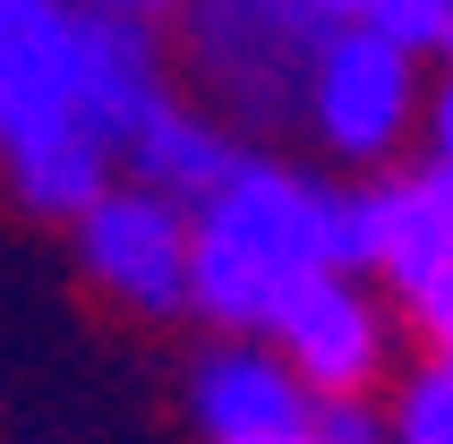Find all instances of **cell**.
<instances>
[{
	"label": "cell",
	"instance_id": "17",
	"mask_svg": "<svg viewBox=\"0 0 453 444\" xmlns=\"http://www.w3.org/2000/svg\"><path fill=\"white\" fill-rule=\"evenodd\" d=\"M291 9H308L317 26H326V18H351V0H291Z\"/></svg>",
	"mask_w": 453,
	"mask_h": 444
},
{
	"label": "cell",
	"instance_id": "7",
	"mask_svg": "<svg viewBox=\"0 0 453 444\" xmlns=\"http://www.w3.org/2000/svg\"><path fill=\"white\" fill-rule=\"evenodd\" d=\"M163 34H172V26L111 18V9H77V77H69V103H77V120H95L120 154H128V137L180 95Z\"/></svg>",
	"mask_w": 453,
	"mask_h": 444
},
{
	"label": "cell",
	"instance_id": "18",
	"mask_svg": "<svg viewBox=\"0 0 453 444\" xmlns=\"http://www.w3.org/2000/svg\"><path fill=\"white\" fill-rule=\"evenodd\" d=\"M240 444H317V427H282V436H240Z\"/></svg>",
	"mask_w": 453,
	"mask_h": 444
},
{
	"label": "cell",
	"instance_id": "2",
	"mask_svg": "<svg viewBox=\"0 0 453 444\" xmlns=\"http://www.w3.org/2000/svg\"><path fill=\"white\" fill-rule=\"evenodd\" d=\"M419 103H428V77H419L411 43H394L359 18L317 26L308 69H300V120L334 163H351V172L403 163V146H419Z\"/></svg>",
	"mask_w": 453,
	"mask_h": 444
},
{
	"label": "cell",
	"instance_id": "3",
	"mask_svg": "<svg viewBox=\"0 0 453 444\" xmlns=\"http://www.w3.org/2000/svg\"><path fill=\"white\" fill-rule=\"evenodd\" d=\"M368 205V273L394 317L428 350H453V172L445 163H385L359 188Z\"/></svg>",
	"mask_w": 453,
	"mask_h": 444
},
{
	"label": "cell",
	"instance_id": "8",
	"mask_svg": "<svg viewBox=\"0 0 453 444\" xmlns=\"http://www.w3.org/2000/svg\"><path fill=\"white\" fill-rule=\"evenodd\" d=\"M308 410H317V394L300 385V368L265 333H223L188 368V419H197L205 444L282 436V427H308Z\"/></svg>",
	"mask_w": 453,
	"mask_h": 444
},
{
	"label": "cell",
	"instance_id": "19",
	"mask_svg": "<svg viewBox=\"0 0 453 444\" xmlns=\"http://www.w3.org/2000/svg\"><path fill=\"white\" fill-rule=\"evenodd\" d=\"M436 60H445V69H453V26H445V34H436Z\"/></svg>",
	"mask_w": 453,
	"mask_h": 444
},
{
	"label": "cell",
	"instance_id": "4",
	"mask_svg": "<svg viewBox=\"0 0 453 444\" xmlns=\"http://www.w3.org/2000/svg\"><path fill=\"white\" fill-rule=\"evenodd\" d=\"M188 69L231 120H300V69L317 43V18L291 0H188L180 9Z\"/></svg>",
	"mask_w": 453,
	"mask_h": 444
},
{
	"label": "cell",
	"instance_id": "13",
	"mask_svg": "<svg viewBox=\"0 0 453 444\" xmlns=\"http://www.w3.org/2000/svg\"><path fill=\"white\" fill-rule=\"evenodd\" d=\"M351 18L411 43V51H436V34L453 26V0H351Z\"/></svg>",
	"mask_w": 453,
	"mask_h": 444
},
{
	"label": "cell",
	"instance_id": "10",
	"mask_svg": "<svg viewBox=\"0 0 453 444\" xmlns=\"http://www.w3.org/2000/svg\"><path fill=\"white\" fill-rule=\"evenodd\" d=\"M77 77V0H0V137L69 103Z\"/></svg>",
	"mask_w": 453,
	"mask_h": 444
},
{
	"label": "cell",
	"instance_id": "5",
	"mask_svg": "<svg viewBox=\"0 0 453 444\" xmlns=\"http://www.w3.org/2000/svg\"><path fill=\"white\" fill-rule=\"evenodd\" d=\"M257 333L300 368L308 394H377L394 368V317L377 299V273H351V265L291 273Z\"/></svg>",
	"mask_w": 453,
	"mask_h": 444
},
{
	"label": "cell",
	"instance_id": "12",
	"mask_svg": "<svg viewBox=\"0 0 453 444\" xmlns=\"http://www.w3.org/2000/svg\"><path fill=\"white\" fill-rule=\"evenodd\" d=\"M385 444H453V350H419L385 402Z\"/></svg>",
	"mask_w": 453,
	"mask_h": 444
},
{
	"label": "cell",
	"instance_id": "9",
	"mask_svg": "<svg viewBox=\"0 0 453 444\" xmlns=\"http://www.w3.org/2000/svg\"><path fill=\"white\" fill-rule=\"evenodd\" d=\"M0 180H9V197H18L26 214L77 222L111 180H120V146H111L95 120L51 111V120H26V128L0 137Z\"/></svg>",
	"mask_w": 453,
	"mask_h": 444
},
{
	"label": "cell",
	"instance_id": "14",
	"mask_svg": "<svg viewBox=\"0 0 453 444\" xmlns=\"http://www.w3.org/2000/svg\"><path fill=\"white\" fill-rule=\"evenodd\" d=\"M308 427L317 444H385V410H368V394H317Z\"/></svg>",
	"mask_w": 453,
	"mask_h": 444
},
{
	"label": "cell",
	"instance_id": "1",
	"mask_svg": "<svg viewBox=\"0 0 453 444\" xmlns=\"http://www.w3.org/2000/svg\"><path fill=\"white\" fill-rule=\"evenodd\" d=\"M308 265L368 273L359 188H334L249 146L214 197L188 205V317H205L214 333H257L274 291Z\"/></svg>",
	"mask_w": 453,
	"mask_h": 444
},
{
	"label": "cell",
	"instance_id": "16",
	"mask_svg": "<svg viewBox=\"0 0 453 444\" xmlns=\"http://www.w3.org/2000/svg\"><path fill=\"white\" fill-rule=\"evenodd\" d=\"M77 9H111V18H146V26H180L188 0H77Z\"/></svg>",
	"mask_w": 453,
	"mask_h": 444
},
{
	"label": "cell",
	"instance_id": "11",
	"mask_svg": "<svg viewBox=\"0 0 453 444\" xmlns=\"http://www.w3.org/2000/svg\"><path fill=\"white\" fill-rule=\"evenodd\" d=\"M240 154L249 146H240V128H231L223 111H197V103L172 95L137 137H128L120 172L146 180V188H163V197H180V205H205L231 172H240Z\"/></svg>",
	"mask_w": 453,
	"mask_h": 444
},
{
	"label": "cell",
	"instance_id": "15",
	"mask_svg": "<svg viewBox=\"0 0 453 444\" xmlns=\"http://www.w3.org/2000/svg\"><path fill=\"white\" fill-rule=\"evenodd\" d=\"M419 154L453 172V69L436 77V86H428V103H419Z\"/></svg>",
	"mask_w": 453,
	"mask_h": 444
},
{
	"label": "cell",
	"instance_id": "6",
	"mask_svg": "<svg viewBox=\"0 0 453 444\" xmlns=\"http://www.w3.org/2000/svg\"><path fill=\"white\" fill-rule=\"evenodd\" d=\"M77 273L95 282L111 308L146 325L188 317V205L146 188V180H111L86 214L69 222Z\"/></svg>",
	"mask_w": 453,
	"mask_h": 444
}]
</instances>
